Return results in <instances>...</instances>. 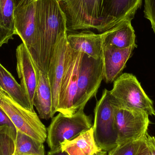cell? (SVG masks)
Returning <instances> with one entry per match:
<instances>
[{
    "label": "cell",
    "mask_w": 155,
    "mask_h": 155,
    "mask_svg": "<svg viewBox=\"0 0 155 155\" xmlns=\"http://www.w3.org/2000/svg\"><path fill=\"white\" fill-rule=\"evenodd\" d=\"M40 71L47 74L55 45L68 33L67 18L58 0H36Z\"/></svg>",
    "instance_id": "obj_1"
},
{
    "label": "cell",
    "mask_w": 155,
    "mask_h": 155,
    "mask_svg": "<svg viewBox=\"0 0 155 155\" xmlns=\"http://www.w3.org/2000/svg\"><path fill=\"white\" fill-rule=\"evenodd\" d=\"M67 18V31L94 29L105 31L106 0H58Z\"/></svg>",
    "instance_id": "obj_2"
},
{
    "label": "cell",
    "mask_w": 155,
    "mask_h": 155,
    "mask_svg": "<svg viewBox=\"0 0 155 155\" xmlns=\"http://www.w3.org/2000/svg\"><path fill=\"white\" fill-rule=\"evenodd\" d=\"M114 83L113 89L109 91L110 101L113 105L155 116L153 101L146 94L135 76L124 73Z\"/></svg>",
    "instance_id": "obj_3"
},
{
    "label": "cell",
    "mask_w": 155,
    "mask_h": 155,
    "mask_svg": "<svg viewBox=\"0 0 155 155\" xmlns=\"http://www.w3.org/2000/svg\"><path fill=\"white\" fill-rule=\"evenodd\" d=\"M79 109L71 115L59 113L47 128V143L51 151L61 149V143L72 140L93 127L91 116Z\"/></svg>",
    "instance_id": "obj_4"
},
{
    "label": "cell",
    "mask_w": 155,
    "mask_h": 155,
    "mask_svg": "<svg viewBox=\"0 0 155 155\" xmlns=\"http://www.w3.org/2000/svg\"><path fill=\"white\" fill-rule=\"evenodd\" d=\"M0 108L12 122L16 130L44 143L47 138V128L35 111L26 109L0 87Z\"/></svg>",
    "instance_id": "obj_5"
},
{
    "label": "cell",
    "mask_w": 155,
    "mask_h": 155,
    "mask_svg": "<svg viewBox=\"0 0 155 155\" xmlns=\"http://www.w3.org/2000/svg\"><path fill=\"white\" fill-rule=\"evenodd\" d=\"M93 134L95 142L102 151L107 152L117 146V134L114 106L110 92L104 89L94 109Z\"/></svg>",
    "instance_id": "obj_6"
},
{
    "label": "cell",
    "mask_w": 155,
    "mask_h": 155,
    "mask_svg": "<svg viewBox=\"0 0 155 155\" xmlns=\"http://www.w3.org/2000/svg\"><path fill=\"white\" fill-rule=\"evenodd\" d=\"M103 80L104 71L102 58L95 59L83 53L74 107V113L79 109H84L88 101L96 94Z\"/></svg>",
    "instance_id": "obj_7"
},
{
    "label": "cell",
    "mask_w": 155,
    "mask_h": 155,
    "mask_svg": "<svg viewBox=\"0 0 155 155\" xmlns=\"http://www.w3.org/2000/svg\"><path fill=\"white\" fill-rule=\"evenodd\" d=\"M14 20L15 35L20 37L40 71L36 0L27 5L15 8Z\"/></svg>",
    "instance_id": "obj_8"
},
{
    "label": "cell",
    "mask_w": 155,
    "mask_h": 155,
    "mask_svg": "<svg viewBox=\"0 0 155 155\" xmlns=\"http://www.w3.org/2000/svg\"><path fill=\"white\" fill-rule=\"evenodd\" d=\"M83 53L72 50L68 44L64 72L62 80L57 112L66 115L74 114V107L78 88V73Z\"/></svg>",
    "instance_id": "obj_9"
},
{
    "label": "cell",
    "mask_w": 155,
    "mask_h": 155,
    "mask_svg": "<svg viewBox=\"0 0 155 155\" xmlns=\"http://www.w3.org/2000/svg\"><path fill=\"white\" fill-rule=\"evenodd\" d=\"M113 105L117 131V145L140 139L148 133L150 121L147 113Z\"/></svg>",
    "instance_id": "obj_10"
},
{
    "label": "cell",
    "mask_w": 155,
    "mask_h": 155,
    "mask_svg": "<svg viewBox=\"0 0 155 155\" xmlns=\"http://www.w3.org/2000/svg\"><path fill=\"white\" fill-rule=\"evenodd\" d=\"M67 34L59 39L51 59L47 75L52 97V114L57 112L62 80L64 72V62L68 47Z\"/></svg>",
    "instance_id": "obj_11"
},
{
    "label": "cell",
    "mask_w": 155,
    "mask_h": 155,
    "mask_svg": "<svg viewBox=\"0 0 155 155\" xmlns=\"http://www.w3.org/2000/svg\"><path fill=\"white\" fill-rule=\"evenodd\" d=\"M15 54L16 71L21 80L20 85L34 107L33 101L39 80L40 71L23 43L17 46Z\"/></svg>",
    "instance_id": "obj_12"
},
{
    "label": "cell",
    "mask_w": 155,
    "mask_h": 155,
    "mask_svg": "<svg viewBox=\"0 0 155 155\" xmlns=\"http://www.w3.org/2000/svg\"><path fill=\"white\" fill-rule=\"evenodd\" d=\"M137 45L126 49H118L110 45H103L104 80L112 83L121 74L127 62Z\"/></svg>",
    "instance_id": "obj_13"
},
{
    "label": "cell",
    "mask_w": 155,
    "mask_h": 155,
    "mask_svg": "<svg viewBox=\"0 0 155 155\" xmlns=\"http://www.w3.org/2000/svg\"><path fill=\"white\" fill-rule=\"evenodd\" d=\"M143 0H106L104 23L106 31L127 18L133 20Z\"/></svg>",
    "instance_id": "obj_14"
},
{
    "label": "cell",
    "mask_w": 155,
    "mask_h": 155,
    "mask_svg": "<svg viewBox=\"0 0 155 155\" xmlns=\"http://www.w3.org/2000/svg\"><path fill=\"white\" fill-rule=\"evenodd\" d=\"M69 47L95 59L102 58L103 41L102 34H97L89 31L67 34Z\"/></svg>",
    "instance_id": "obj_15"
},
{
    "label": "cell",
    "mask_w": 155,
    "mask_h": 155,
    "mask_svg": "<svg viewBox=\"0 0 155 155\" xmlns=\"http://www.w3.org/2000/svg\"><path fill=\"white\" fill-rule=\"evenodd\" d=\"M132 19L127 18L111 29L102 33L103 45H110L118 49H126L135 43V34Z\"/></svg>",
    "instance_id": "obj_16"
},
{
    "label": "cell",
    "mask_w": 155,
    "mask_h": 155,
    "mask_svg": "<svg viewBox=\"0 0 155 155\" xmlns=\"http://www.w3.org/2000/svg\"><path fill=\"white\" fill-rule=\"evenodd\" d=\"M33 104L42 119L53 118L52 97L47 74L40 71L39 80L34 96Z\"/></svg>",
    "instance_id": "obj_17"
},
{
    "label": "cell",
    "mask_w": 155,
    "mask_h": 155,
    "mask_svg": "<svg viewBox=\"0 0 155 155\" xmlns=\"http://www.w3.org/2000/svg\"><path fill=\"white\" fill-rule=\"evenodd\" d=\"M61 148L69 155H94L102 150L95 142L93 127L73 140L64 141Z\"/></svg>",
    "instance_id": "obj_18"
},
{
    "label": "cell",
    "mask_w": 155,
    "mask_h": 155,
    "mask_svg": "<svg viewBox=\"0 0 155 155\" xmlns=\"http://www.w3.org/2000/svg\"><path fill=\"white\" fill-rule=\"evenodd\" d=\"M15 8L14 0H0V47L15 35Z\"/></svg>",
    "instance_id": "obj_19"
},
{
    "label": "cell",
    "mask_w": 155,
    "mask_h": 155,
    "mask_svg": "<svg viewBox=\"0 0 155 155\" xmlns=\"http://www.w3.org/2000/svg\"><path fill=\"white\" fill-rule=\"evenodd\" d=\"M0 87L8 93L12 98L22 107L34 111L29 99L20 84L0 63Z\"/></svg>",
    "instance_id": "obj_20"
},
{
    "label": "cell",
    "mask_w": 155,
    "mask_h": 155,
    "mask_svg": "<svg viewBox=\"0 0 155 155\" xmlns=\"http://www.w3.org/2000/svg\"><path fill=\"white\" fill-rule=\"evenodd\" d=\"M43 143L17 130L14 155H45Z\"/></svg>",
    "instance_id": "obj_21"
},
{
    "label": "cell",
    "mask_w": 155,
    "mask_h": 155,
    "mask_svg": "<svg viewBox=\"0 0 155 155\" xmlns=\"http://www.w3.org/2000/svg\"><path fill=\"white\" fill-rule=\"evenodd\" d=\"M16 132V129L9 126L0 127V155H14Z\"/></svg>",
    "instance_id": "obj_22"
},
{
    "label": "cell",
    "mask_w": 155,
    "mask_h": 155,
    "mask_svg": "<svg viewBox=\"0 0 155 155\" xmlns=\"http://www.w3.org/2000/svg\"><path fill=\"white\" fill-rule=\"evenodd\" d=\"M143 137L118 145L108 152L107 155H136Z\"/></svg>",
    "instance_id": "obj_23"
},
{
    "label": "cell",
    "mask_w": 155,
    "mask_h": 155,
    "mask_svg": "<svg viewBox=\"0 0 155 155\" xmlns=\"http://www.w3.org/2000/svg\"><path fill=\"white\" fill-rule=\"evenodd\" d=\"M144 17L151 23L155 33V0H144Z\"/></svg>",
    "instance_id": "obj_24"
},
{
    "label": "cell",
    "mask_w": 155,
    "mask_h": 155,
    "mask_svg": "<svg viewBox=\"0 0 155 155\" xmlns=\"http://www.w3.org/2000/svg\"><path fill=\"white\" fill-rule=\"evenodd\" d=\"M145 141L147 149V155H155V138L148 133L144 136Z\"/></svg>",
    "instance_id": "obj_25"
},
{
    "label": "cell",
    "mask_w": 155,
    "mask_h": 155,
    "mask_svg": "<svg viewBox=\"0 0 155 155\" xmlns=\"http://www.w3.org/2000/svg\"><path fill=\"white\" fill-rule=\"evenodd\" d=\"M7 125L12 128H15L16 127L13 124L12 122L10 120L9 117L7 116L5 113L0 108V127L2 126Z\"/></svg>",
    "instance_id": "obj_26"
},
{
    "label": "cell",
    "mask_w": 155,
    "mask_h": 155,
    "mask_svg": "<svg viewBox=\"0 0 155 155\" xmlns=\"http://www.w3.org/2000/svg\"><path fill=\"white\" fill-rule=\"evenodd\" d=\"M144 136L142 139V142L136 155H147V149L145 141Z\"/></svg>",
    "instance_id": "obj_27"
},
{
    "label": "cell",
    "mask_w": 155,
    "mask_h": 155,
    "mask_svg": "<svg viewBox=\"0 0 155 155\" xmlns=\"http://www.w3.org/2000/svg\"><path fill=\"white\" fill-rule=\"evenodd\" d=\"M35 0H14L15 8L27 5Z\"/></svg>",
    "instance_id": "obj_28"
},
{
    "label": "cell",
    "mask_w": 155,
    "mask_h": 155,
    "mask_svg": "<svg viewBox=\"0 0 155 155\" xmlns=\"http://www.w3.org/2000/svg\"><path fill=\"white\" fill-rule=\"evenodd\" d=\"M48 155H69L66 152L62 151L61 149L56 151H51L48 153Z\"/></svg>",
    "instance_id": "obj_29"
},
{
    "label": "cell",
    "mask_w": 155,
    "mask_h": 155,
    "mask_svg": "<svg viewBox=\"0 0 155 155\" xmlns=\"http://www.w3.org/2000/svg\"><path fill=\"white\" fill-rule=\"evenodd\" d=\"M94 155H107V152H105V151H101L97 152Z\"/></svg>",
    "instance_id": "obj_30"
},
{
    "label": "cell",
    "mask_w": 155,
    "mask_h": 155,
    "mask_svg": "<svg viewBox=\"0 0 155 155\" xmlns=\"http://www.w3.org/2000/svg\"></svg>",
    "instance_id": "obj_31"
}]
</instances>
